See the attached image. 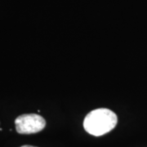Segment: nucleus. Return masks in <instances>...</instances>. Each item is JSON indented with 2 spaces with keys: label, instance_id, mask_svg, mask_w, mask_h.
<instances>
[{
  "label": "nucleus",
  "instance_id": "f257e3e1",
  "mask_svg": "<svg viewBox=\"0 0 147 147\" xmlns=\"http://www.w3.org/2000/svg\"><path fill=\"white\" fill-rule=\"evenodd\" d=\"M118 118L115 112L109 109L100 108L92 110L84 121V127L89 134L100 137L115 127Z\"/></svg>",
  "mask_w": 147,
  "mask_h": 147
},
{
  "label": "nucleus",
  "instance_id": "f03ea898",
  "mask_svg": "<svg viewBox=\"0 0 147 147\" xmlns=\"http://www.w3.org/2000/svg\"><path fill=\"white\" fill-rule=\"evenodd\" d=\"M15 124L18 133L32 134L42 131L46 126V121L38 115L28 114L18 116L15 120Z\"/></svg>",
  "mask_w": 147,
  "mask_h": 147
},
{
  "label": "nucleus",
  "instance_id": "7ed1b4c3",
  "mask_svg": "<svg viewBox=\"0 0 147 147\" xmlns=\"http://www.w3.org/2000/svg\"><path fill=\"white\" fill-rule=\"evenodd\" d=\"M21 147H36V146H21Z\"/></svg>",
  "mask_w": 147,
  "mask_h": 147
}]
</instances>
